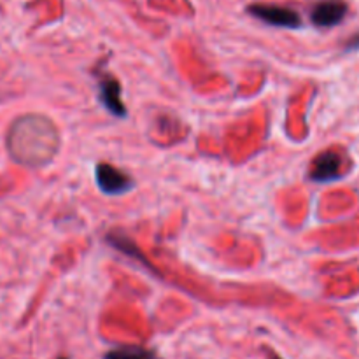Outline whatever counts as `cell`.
I'll list each match as a JSON object with an SVG mask.
<instances>
[{
  "mask_svg": "<svg viewBox=\"0 0 359 359\" xmlns=\"http://www.w3.org/2000/svg\"><path fill=\"white\" fill-rule=\"evenodd\" d=\"M9 153L20 163L41 167L51 161L58 151L56 126L42 116H25L9 130Z\"/></svg>",
  "mask_w": 359,
  "mask_h": 359,
  "instance_id": "6da1fadb",
  "label": "cell"
},
{
  "mask_svg": "<svg viewBox=\"0 0 359 359\" xmlns=\"http://www.w3.org/2000/svg\"><path fill=\"white\" fill-rule=\"evenodd\" d=\"M97 186L105 195H125L135 186L133 179L126 172L119 170L111 163H98L95 168Z\"/></svg>",
  "mask_w": 359,
  "mask_h": 359,
  "instance_id": "7a4b0ae2",
  "label": "cell"
},
{
  "mask_svg": "<svg viewBox=\"0 0 359 359\" xmlns=\"http://www.w3.org/2000/svg\"><path fill=\"white\" fill-rule=\"evenodd\" d=\"M248 13L272 27L280 28H300L302 18L297 11L280 6H269V4H255L248 7Z\"/></svg>",
  "mask_w": 359,
  "mask_h": 359,
  "instance_id": "3957f363",
  "label": "cell"
},
{
  "mask_svg": "<svg viewBox=\"0 0 359 359\" xmlns=\"http://www.w3.org/2000/svg\"><path fill=\"white\" fill-rule=\"evenodd\" d=\"M342 156L337 151L328 149L325 153H321L319 156H316V160L312 161V167L309 175H311L312 181L316 182H330L337 181L342 175Z\"/></svg>",
  "mask_w": 359,
  "mask_h": 359,
  "instance_id": "277c9868",
  "label": "cell"
},
{
  "mask_svg": "<svg viewBox=\"0 0 359 359\" xmlns=\"http://www.w3.org/2000/svg\"><path fill=\"white\" fill-rule=\"evenodd\" d=\"M100 100L104 104V107L107 109L111 114L118 116V118H125L126 116V107L121 100V84L111 74H104L100 77Z\"/></svg>",
  "mask_w": 359,
  "mask_h": 359,
  "instance_id": "5b68a950",
  "label": "cell"
},
{
  "mask_svg": "<svg viewBox=\"0 0 359 359\" xmlns=\"http://www.w3.org/2000/svg\"><path fill=\"white\" fill-rule=\"evenodd\" d=\"M347 11L349 9H347L346 2H340V0H325V2H319L314 7V11H312V23L321 28L335 27V25L342 23Z\"/></svg>",
  "mask_w": 359,
  "mask_h": 359,
  "instance_id": "8992f818",
  "label": "cell"
},
{
  "mask_svg": "<svg viewBox=\"0 0 359 359\" xmlns=\"http://www.w3.org/2000/svg\"><path fill=\"white\" fill-rule=\"evenodd\" d=\"M105 359H158V356L154 351L144 349V347L125 346L109 351L105 354Z\"/></svg>",
  "mask_w": 359,
  "mask_h": 359,
  "instance_id": "52a82bcc",
  "label": "cell"
},
{
  "mask_svg": "<svg viewBox=\"0 0 359 359\" xmlns=\"http://www.w3.org/2000/svg\"><path fill=\"white\" fill-rule=\"evenodd\" d=\"M358 49H359V34L354 35V37L351 39L346 46V51H358Z\"/></svg>",
  "mask_w": 359,
  "mask_h": 359,
  "instance_id": "ba28073f",
  "label": "cell"
},
{
  "mask_svg": "<svg viewBox=\"0 0 359 359\" xmlns=\"http://www.w3.org/2000/svg\"><path fill=\"white\" fill-rule=\"evenodd\" d=\"M272 359H280V358H279V356H276V358H272Z\"/></svg>",
  "mask_w": 359,
  "mask_h": 359,
  "instance_id": "9c48e42d",
  "label": "cell"
},
{
  "mask_svg": "<svg viewBox=\"0 0 359 359\" xmlns=\"http://www.w3.org/2000/svg\"><path fill=\"white\" fill-rule=\"evenodd\" d=\"M58 359H69V358H58Z\"/></svg>",
  "mask_w": 359,
  "mask_h": 359,
  "instance_id": "30bf717a",
  "label": "cell"
}]
</instances>
